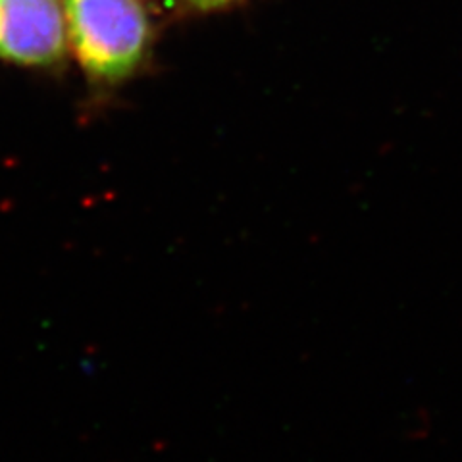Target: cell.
I'll return each instance as SVG.
<instances>
[{"label":"cell","mask_w":462,"mask_h":462,"mask_svg":"<svg viewBox=\"0 0 462 462\" xmlns=\"http://www.w3.org/2000/svg\"><path fill=\"white\" fill-rule=\"evenodd\" d=\"M66 32L87 74L122 79L143 60L149 20L137 0H64Z\"/></svg>","instance_id":"cell-1"},{"label":"cell","mask_w":462,"mask_h":462,"mask_svg":"<svg viewBox=\"0 0 462 462\" xmlns=\"http://www.w3.org/2000/svg\"><path fill=\"white\" fill-rule=\"evenodd\" d=\"M66 16L60 0H0V58L49 66L64 54Z\"/></svg>","instance_id":"cell-2"},{"label":"cell","mask_w":462,"mask_h":462,"mask_svg":"<svg viewBox=\"0 0 462 462\" xmlns=\"http://www.w3.org/2000/svg\"><path fill=\"white\" fill-rule=\"evenodd\" d=\"M189 3L200 10H214V8H220V6L234 3V0H189Z\"/></svg>","instance_id":"cell-3"}]
</instances>
